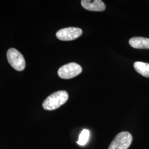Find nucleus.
I'll return each mask as SVG.
<instances>
[{
  "instance_id": "6e6552de",
  "label": "nucleus",
  "mask_w": 149,
  "mask_h": 149,
  "mask_svg": "<svg viewBox=\"0 0 149 149\" xmlns=\"http://www.w3.org/2000/svg\"><path fill=\"white\" fill-rule=\"evenodd\" d=\"M134 67L135 70L145 77L149 78V64L141 61L134 63Z\"/></svg>"
},
{
  "instance_id": "7ed1b4c3",
  "label": "nucleus",
  "mask_w": 149,
  "mask_h": 149,
  "mask_svg": "<svg viewBox=\"0 0 149 149\" xmlns=\"http://www.w3.org/2000/svg\"><path fill=\"white\" fill-rule=\"evenodd\" d=\"M133 141L132 134L128 132L118 134L109 145L108 149H128Z\"/></svg>"
},
{
  "instance_id": "0eeeda50",
  "label": "nucleus",
  "mask_w": 149,
  "mask_h": 149,
  "mask_svg": "<svg viewBox=\"0 0 149 149\" xmlns=\"http://www.w3.org/2000/svg\"><path fill=\"white\" fill-rule=\"evenodd\" d=\"M129 43L131 47L136 49H149V39L146 38H132Z\"/></svg>"
},
{
  "instance_id": "f03ea898",
  "label": "nucleus",
  "mask_w": 149,
  "mask_h": 149,
  "mask_svg": "<svg viewBox=\"0 0 149 149\" xmlns=\"http://www.w3.org/2000/svg\"><path fill=\"white\" fill-rule=\"evenodd\" d=\"M8 63L15 69L21 71L25 69L26 61L24 56L19 51L15 48H10L7 53Z\"/></svg>"
},
{
  "instance_id": "f257e3e1",
  "label": "nucleus",
  "mask_w": 149,
  "mask_h": 149,
  "mask_svg": "<svg viewBox=\"0 0 149 149\" xmlns=\"http://www.w3.org/2000/svg\"><path fill=\"white\" fill-rule=\"evenodd\" d=\"M69 98V95L66 91L55 92L44 100L43 103V108L47 111H53L65 104Z\"/></svg>"
},
{
  "instance_id": "20e7f679",
  "label": "nucleus",
  "mask_w": 149,
  "mask_h": 149,
  "mask_svg": "<svg viewBox=\"0 0 149 149\" xmlns=\"http://www.w3.org/2000/svg\"><path fill=\"white\" fill-rule=\"evenodd\" d=\"M82 69L79 64L70 63L61 66L58 71L59 77L63 79H70L80 74Z\"/></svg>"
},
{
  "instance_id": "1a4fd4ad",
  "label": "nucleus",
  "mask_w": 149,
  "mask_h": 149,
  "mask_svg": "<svg viewBox=\"0 0 149 149\" xmlns=\"http://www.w3.org/2000/svg\"><path fill=\"white\" fill-rule=\"evenodd\" d=\"M90 131L87 129H84L80 133L79 140L77 143L80 145H85L88 141L90 138Z\"/></svg>"
},
{
  "instance_id": "423d86ee",
  "label": "nucleus",
  "mask_w": 149,
  "mask_h": 149,
  "mask_svg": "<svg viewBox=\"0 0 149 149\" xmlns=\"http://www.w3.org/2000/svg\"><path fill=\"white\" fill-rule=\"evenodd\" d=\"M81 5L86 10L91 11L102 12L106 10V5L101 0H82Z\"/></svg>"
},
{
  "instance_id": "39448f33",
  "label": "nucleus",
  "mask_w": 149,
  "mask_h": 149,
  "mask_svg": "<svg viewBox=\"0 0 149 149\" xmlns=\"http://www.w3.org/2000/svg\"><path fill=\"white\" fill-rule=\"evenodd\" d=\"M82 31L79 28L68 27L61 29L56 32V36L60 40L71 41L80 37Z\"/></svg>"
}]
</instances>
